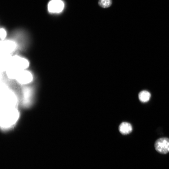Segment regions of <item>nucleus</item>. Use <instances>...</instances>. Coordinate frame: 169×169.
I'll return each mask as SVG.
<instances>
[{
    "mask_svg": "<svg viewBox=\"0 0 169 169\" xmlns=\"http://www.w3.org/2000/svg\"><path fill=\"white\" fill-rule=\"evenodd\" d=\"M2 95L1 126L3 128H8L14 124L18 118L17 101L10 92L3 91Z\"/></svg>",
    "mask_w": 169,
    "mask_h": 169,
    "instance_id": "obj_1",
    "label": "nucleus"
},
{
    "mask_svg": "<svg viewBox=\"0 0 169 169\" xmlns=\"http://www.w3.org/2000/svg\"><path fill=\"white\" fill-rule=\"evenodd\" d=\"M155 148L156 151L162 154H166L169 152V139L163 137L158 139L156 141Z\"/></svg>",
    "mask_w": 169,
    "mask_h": 169,
    "instance_id": "obj_2",
    "label": "nucleus"
},
{
    "mask_svg": "<svg viewBox=\"0 0 169 169\" xmlns=\"http://www.w3.org/2000/svg\"><path fill=\"white\" fill-rule=\"evenodd\" d=\"M10 65L22 71L25 70L29 67V63L26 59L15 56L12 57Z\"/></svg>",
    "mask_w": 169,
    "mask_h": 169,
    "instance_id": "obj_3",
    "label": "nucleus"
},
{
    "mask_svg": "<svg viewBox=\"0 0 169 169\" xmlns=\"http://www.w3.org/2000/svg\"><path fill=\"white\" fill-rule=\"evenodd\" d=\"M16 79L20 84H26L32 81L33 76L31 72L24 70L20 73Z\"/></svg>",
    "mask_w": 169,
    "mask_h": 169,
    "instance_id": "obj_4",
    "label": "nucleus"
},
{
    "mask_svg": "<svg viewBox=\"0 0 169 169\" xmlns=\"http://www.w3.org/2000/svg\"><path fill=\"white\" fill-rule=\"evenodd\" d=\"M64 5L61 0H52L49 3L48 9L50 12L59 13L63 9Z\"/></svg>",
    "mask_w": 169,
    "mask_h": 169,
    "instance_id": "obj_5",
    "label": "nucleus"
},
{
    "mask_svg": "<svg viewBox=\"0 0 169 169\" xmlns=\"http://www.w3.org/2000/svg\"><path fill=\"white\" fill-rule=\"evenodd\" d=\"M16 47L15 43L12 41H7L4 42L2 47L3 55H9L15 50Z\"/></svg>",
    "mask_w": 169,
    "mask_h": 169,
    "instance_id": "obj_6",
    "label": "nucleus"
},
{
    "mask_svg": "<svg viewBox=\"0 0 169 169\" xmlns=\"http://www.w3.org/2000/svg\"><path fill=\"white\" fill-rule=\"evenodd\" d=\"M6 71L8 77L11 79H16L20 73L22 71L11 65Z\"/></svg>",
    "mask_w": 169,
    "mask_h": 169,
    "instance_id": "obj_7",
    "label": "nucleus"
},
{
    "mask_svg": "<svg viewBox=\"0 0 169 169\" xmlns=\"http://www.w3.org/2000/svg\"><path fill=\"white\" fill-rule=\"evenodd\" d=\"M119 130L122 134L127 135L132 132V127L130 123L123 122L120 125Z\"/></svg>",
    "mask_w": 169,
    "mask_h": 169,
    "instance_id": "obj_8",
    "label": "nucleus"
},
{
    "mask_svg": "<svg viewBox=\"0 0 169 169\" xmlns=\"http://www.w3.org/2000/svg\"><path fill=\"white\" fill-rule=\"evenodd\" d=\"M151 97L150 93L147 91H143L141 92L138 94L139 100L143 103L148 102L150 100Z\"/></svg>",
    "mask_w": 169,
    "mask_h": 169,
    "instance_id": "obj_9",
    "label": "nucleus"
},
{
    "mask_svg": "<svg viewBox=\"0 0 169 169\" xmlns=\"http://www.w3.org/2000/svg\"><path fill=\"white\" fill-rule=\"evenodd\" d=\"M99 5L103 8H107L110 7L112 4V0H99Z\"/></svg>",
    "mask_w": 169,
    "mask_h": 169,
    "instance_id": "obj_10",
    "label": "nucleus"
},
{
    "mask_svg": "<svg viewBox=\"0 0 169 169\" xmlns=\"http://www.w3.org/2000/svg\"><path fill=\"white\" fill-rule=\"evenodd\" d=\"M6 32L4 29H1L0 30V37L1 40L3 41L6 38Z\"/></svg>",
    "mask_w": 169,
    "mask_h": 169,
    "instance_id": "obj_11",
    "label": "nucleus"
}]
</instances>
